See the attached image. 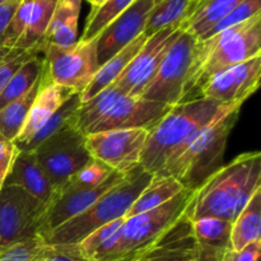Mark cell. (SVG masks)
I'll use <instances>...</instances> for the list:
<instances>
[{"instance_id": "6da1fadb", "label": "cell", "mask_w": 261, "mask_h": 261, "mask_svg": "<svg viewBox=\"0 0 261 261\" xmlns=\"http://www.w3.org/2000/svg\"><path fill=\"white\" fill-rule=\"evenodd\" d=\"M261 189V153L240 154L209 176L195 190L186 217L191 222L216 218L233 223Z\"/></svg>"}, {"instance_id": "7a4b0ae2", "label": "cell", "mask_w": 261, "mask_h": 261, "mask_svg": "<svg viewBox=\"0 0 261 261\" xmlns=\"http://www.w3.org/2000/svg\"><path fill=\"white\" fill-rule=\"evenodd\" d=\"M241 103L223 105L211 98L188 99L173 105L148 132L140 166L157 175L203 127L218 117L241 109Z\"/></svg>"}, {"instance_id": "3957f363", "label": "cell", "mask_w": 261, "mask_h": 261, "mask_svg": "<svg viewBox=\"0 0 261 261\" xmlns=\"http://www.w3.org/2000/svg\"><path fill=\"white\" fill-rule=\"evenodd\" d=\"M261 55V14L198 41L189 70L184 101L216 74Z\"/></svg>"}, {"instance_id": "277c9868", "label": "cell", "mask_w": 261, "mask_h": 261, "mask_svg": "<svg viewBox=\"0 0 261 261\" xmlns=\"http://www.w3.org/2000/svg\"><path fill=\"white\" fill-rule=\"evenodd\" d=\"M172 106L125 94L115 83L82 102L71 119L84 137L117 129L150 130Z\"/></svg>"}, {"instance_id": "5b68a950", "label": "cell", "mask_w": 261, "mask_h": 261, "mask_svg": "<svg viewBox=\"0 0 261 261\" xmlns=\"http://www.w3.org/2000/svg\"><path fill=\"white\" fill-rule=\"evenodd\" d=\"M153 173L142 166L99 196L88 209L43 237L46 245H78L84 237L107 223L125 218L135 199L152 180Z\"/></svg>"}, {"instance_id": "8992f818", "label": "cell", "mask_w": 261, "mask_h": 261, "mask_svg": "<svg viewBox=\"0 0 261 261\" xmlns=\"http://www.w3.org/2000/svg\"><path fill=\"white\" fill-rule=\"evenodd\" d=\"M240 110L228 112L203 127L157 175L172 176L184 188L195 191L223 166L227 139L236 125Z\"/></svg>"}, {"instance_id": "52a82bcc", "label": "cell", "mask_w": 261, "mask_h": 261, "mask_svg": "<svg viewBox=\"0 0 261 261\" xmlns=\"http://www.w3.org/2000/svg\"><path fill=\"white\" fill-rule=\"evenodd\" d=\"M194 194L185 189L158 208L125 218L116 246L105 261H139L186 216Z\"/></svg>"}, {"instance_id": "ba28073f", "label": "cell", "mask_w": 261, "mask_h": 261, "mask_svg": "<svg viewBox=\"0 0 261 261\" xmlns=\"http://www.w3.org/2000/svg\"><path fill=\"white\" fill-rule=\"evenodd\" d=\"M46 211L47 204L19 186L4 184L0 188V251L40 237Z\"/></svg>"}, {"instance_id": "9c48e42d", "label": "cell", "mask_w": 261, "mask_h": 261, "mask_svg": "<svg viewBox=\"0 0 261 261\" xmlns=\"http://www.w3.org/2000/svg\"><path fill=\"white\" fill-rule=\"evenodd\" d=\"M96 45V38L76 40L66 47L51 43L43 45L45 69L51 83L82 93L98 70Z\"/></svg>"}, {"instance_id": "30bf717a", "label": "cell", "mask_w": 261, "mask_h": 261, "mask_svg": "<svg viewBox=\"0 0 261 261\" xmlns=\"http://www.w3.org/2000/svg\"><path fill=\"white\" fill-rule=\"evenodd\" d=\"M198 40L182 31L168 48L157 73L143 91L140 98L173 105L184 101L189 70Z\"/></svg>"}, {"instance_id": "8fae6325", "label": "cell", "mask_w": 261, "mask_h": 261, "mask_svg": "<svg viewBox=\"0 0 261 261\" xmlns=\"http://www.w3.org/2000/svg\"><path fill=\"white\" fill-rule=\"evenodd\" d=\"M32 152L55 190L92 160L87 149L86 137L71 122Z\"/></svg>"}, {"instance_id": "7c38bea8", "label": "cell", "mask_w": 261, "mask_h": 261, "mask_svg": "<svg viewBox=\"0 0 261 261\" xmlns=\"http://www.w3.org/2000/svg\"><path fill=\"white\" fill-rule=\"evenodd\" d=\"M148 132L137 127L94 133L86 137L87 149L93 160L127 175L140 166Z\"/></svg>"}, {"instance_id": "4fadbf2b", "label": "cell", "mask_w": 261, "mask_h": 261, "mask_svg": "<svg viewBox=\"0 0 261 261\" xmlns=\"http://www.w3.org/2000/svg\"><path fill=\"white\" fill-rule=\"evenodd\" d=\"M181 32V25H172L148 37L115 84L127 96H142L145 87L157 73L168 48Z\"/></svg>"}, {"instance_id": "5bb4252c", "label": "cell", "mask_w": 261, "mask_h": 261, "mask_svg": "<svg viewBox=\"0 0 261 261\" xmlns=\"http://www.w3.org/2000/svg\"><path fill=\"white\" fill-rule=\"evenodd\" d=\"M58 0H19L5 31L2 46L12 50L42 53V42Z\"/></svg>"}, {"instance_id": "9a60e30c", "label": "cell", "mask_w": 261, "mask_h": 261, "mask_svg": "<svg viewBox=\"0 0 261 261\" xmlns=\"http://www.w3.org/2000/svg\"><path fill=\"white\" fill-rule=\"evenodd\" d=\"M261 55L226 69L199 87L195 98H211L223 105L244 103L259 89Z\"/></svg>"}, {"instance_id": "2e32d148", "label": "cell", "mask_w": 261, "mask_h": 261, "mask_svg": "<svg viewBox=\"0 0 261 261\" xmlns=\"http://www.w3.org/2000/svg\"><path fill=\"white\" fill-rule=\"evenodd\" d=\"M158 0H134L96 37L98 68L144 33L148 15Z\"/></svg>"}, {"instance_id": "e0dca14e", "label": "cell", "mask_w": 261, "mask_h": 261, "mask_svg": "<svg viewBox=\"0 0 261 261\" xmlns=\"http://www.w3.org/2000/svg\"><path fill=\"white\" fill-rule=\"evenodd\" d=\"M126 175L120 172H112L109 180L94 189H59L55 191V196L47 205L42 224L40 228V237L43 240L46 234L50 233L59 226L70 221L78 214L88 209L99 196L107 190L119 184Z\"/></svg>"}, {"instance_id": "ac0fdd59", "label": "cell", "mask_w": 261, "mask_h": 261, "mask_svg": "<svg viewBox=\"0 0 261 261\" xmlns=\"http://www.w3.org/2000/svg\"><path fill=\"white\" fill-rule=\"evenodd\" d=\"M73 94H75V92L71 91V89L51 83L47 73H46L45 66H43L41 88L38 91L37 97L33 101L32 106H31L27 119H25L19 134L14 140L15 147L18 148L19 152L35 137L36 133L48 121V119L60 109L61 105L66 99L70 98Z\"/></svg>"}, {"instance_id": "d6986e66", "label": "cell", "mask_w": 261, "mask_h": 261, "mask_svg": "<svg viewBox=\"0 0 261 261\" xmlns=\"http://www.w3.org/2000/svg\"><path fill=\"white\" fill-rule=\"evenodd\" d=\"M196 261H222L231 250L232 223L216 218L191 222Z\"/></svg>"}, {"instance_id": "ffe728a7", "label": "cell", "mask_w": 261, "mask_h": 261, "mask_svg": "<svg viewBox=\"0 0 261 261\" xmlns=\"http://www.w3.org/2000/svg\"><path fill=\"white\" fill-rule=\"evenodd\" d=\"M4 184L19 186L47 205L54 199L56 191L32 150L18 153Z\"/></svg>"}, {"instance_id": "44dd1931", "label": "cell", "mask_w": 261, "mask_h": 261, "mask_svg": "<svg viewBox=\"0 0 261 261\" xmlns=\"http://www.w3.org/2000/svg\"><path fill=\"white\" fill-rule=\"evenodd\" d=\"M82 2L83 0H58L42 46L51 43L66 47L76 42Z\"/></svg>"}, {"instance_id": "7402d4cb", "label": "cell", "mask_w": 261, "mask_h": 261, "mask_svg": "<svg viewBox=\"0 0 261 261\" xmlns=\"http://www.w3.org/2000/svg\"><path fill=\"white\" fill-rule=\"evenodd\" d=\"M147 38V36H145L144 33H142L139 37L135 38V40L133 41L132 43H129L126 47L122 48L119 54H116V55L112 56L110 60H107L106 63L102 64L98 68V70L96 71V74L93 75L92 81L89 82L88 86L86 87V89H84L82 93H79L81 102L88 101L92 97H94L96 94H98L99 92L103 91L105 88H107V87L111 86L112 83H115L116 79L119 78L122 74V71L125 70V68L129 65V63L133 60V58L137 55L138 51L142 48V46L144 45Z\"/></svg>"}, {"instance_id": "603a6c76", "label": "cell", "mask_w": 261, "mask_h": 261, "mask_svg": "<svg viewBox=\"0 0 261 261\" xmlns=\"http://www.w3.org/2000/svg\"><path fill=\"white\" fill-rule=\"evenodd\" d=\"M241 2L242 0H198L195 9L181 24V30L193 35L199 41Z\"/></svg>"}, {"instance_id": "cb8c5ba5", "label": "cell", "mask_w": 261, "mask_h": 261, "mask_svg": "<svg viewBox=\"0 0 261 261\" xmlns=\"http://www.w3.org/2000/svg\"><path fill=\"white\" fill-rule=\"evenodd\" d=\"M182 190H185V188L172 176L153 175L149 184L145 186L144 190L140 193V195L135 199L133 205L130 206L125 218H130V217L158 208L160 205L175 198Z\"/></svg>"}, {"instance_id": "d4e9b609", "label": "cell", "mask_w": 261, "mask_h": 261, "mask_svg": "<svg viewBox=\"0 0 261 261\" xmlns=\"http://www.w3.org/2000/svg\"><path fill=\"white\" fill-rule=\"evenodd\" d=\"M257 240H261V189L232 223L231 250L240 251Z\"/></svg>"}, {"instance_id": "484cf974", "label": "cell", "mask_w": 261, "mask_h": 261, "mask_svg": "<svg viewBox=\"0 0 261 261\" xmlns=\"http://www.w3.org/2000/svg\"><path fill=\"white\" fill-rule=\"evenodd\" d=\"M198 0H160L153 7L145 23L144 35L150 37L172 25H181L195 9Z\"/></svg>"}, {"instance_id": "4316f807", "label": "cell", "mask_w": 261, "mask_h": 261, "mask_svg": "<svg viewBox=\"0 0 261 261\" xmlns=\"http://www.w3.org/2000/svg\"><path fill=\"white\" fill-rule=\"evenodd\" d=\"M41 83H42V74L30 91L25 92L23 96L5 106L3 110H0V134L3 137L14 142L27 119L33 101L37 97Z\"/></svg>"}, {"instance_id": "83f0119b", "label": "cell", "mask_w": 261, "mask_h": 261, "mask_svg": "<svg viewBox=\"0 0 261 261\" xmlns=\"http://www.w3.org/2000/svg\"><path fill=\"white\" fill-rule=\"evenodd\" d=\"M43 66H45V59L40 58L38 55L32 56L30 60L25 61L8 82L5 88L0 92V110L30 91L36 82L41 78Z\"/></svg>"}, {"instance_id": "f1b7e54d", "label": "cell", "mask_w": 261, "mask_h": 261, "mask_svg": "<svg viewBox=\"0 0 261 261\" xmlns=\"http://www.w3.org/2000/svg\"><path fill=\"white\" fill-rule=\"evenodd\" d=\"M133 2L134 0H106L99 7L92 8L79 40L91 41L96 38L112 20L116 19L125 9H127Z\"/></svg>"}, {"instance_id": "f546056e", "label": "cell", "mask_w": 261, "mask_h": 261, "mask_svg": "<svg viewBox=\"0 0 261 261\" xmlns=\"http://www.w3.org/2000/svg\"><path fill=\"white\" fill-rule=\"evenodd\" d=\"M81 97L79 93L73 94L69 99H66L63 105H61L60 109L53 115V116L48 119V121L38 130L35 134V137L24 145L20 152H31V150H35L38 145L42 142H45L47 138H50L51 135L55 134L56 132L61 130L63 127H65L66 125H69L71 122L74 114L76 112L78 107L81 106Z\"/></svg>"}, {"instance_id": "4dcf8cb0", "label": "cell", "mask_w": 261, "mask_h": 261, "mask_svg": "<svg viewBox=\"0 0 261 261\" xmlns=\"http://www.w3.org/2000/svg\"><path fill=\"white\" fill-rule=\"evenodd\" d=\"M112 172L114 171L109 166L92 158L86 166L69 177L59 189H94L109 180Z\"/></svg>"}, {"instance_id": "1f68e13d", "label": "cell", "mask_w": 261, "mask_h": 261, "mask_svg": "<svg viewBox=\"0 0 261 261\" xmlns=\"http://www.w3.org/2000/svg\"><path fill=\"white\" fill-rule=\"evenodd\" d=\"M261 14V0H242L239 5L233 8L223 19L219 23H217L209 32H206L203 37L199 41L206 40V38L212 37V36L217 35L221 31L227 30L229 27L240 24V23L245 22V20L250 19V18L255 17V15Z\"/></svg>"}, {"instance_id": "d6a6232c", "label": "cell", "mask_w": 261, "mask_h": 261, "mask_svg": "<svg viewBox=\"0 0 261 261\" xmlns=\"http://www.w3.org/2000/svg\"><path fill=\"white\" fill-rule=\"evenodd\" d=\"M46 246L41 237H36L0 251V261H41Z\"/></svg>"}, {"instance_id": "836d02e7", "label": "cell", "mask_w": 261, "mask_h": 261, "mask_svg": "<svg viewBox=\"0 0 261 261\" xmlns=\"http://www.w3.org/2000/svg\"><path fill=\"white\" fill-rule=\"evenodd\" d=\"M41 51L31 50V51H13L5 60L0 63V92L5 88L8 82L12 79L18 71V69L23 65L27 60H30L32 56L38 55Z\"/></svg>"}, {"instance_id": "e575fe53", "label": "cell", "mask_w": 261, "mask_h": 261, "mask_svg": "<svg viewBox=\"0 0 261 261\" xmlns=\"http://www.w3.org/2000/svg\"><path fill=\"white\" fill-rule=\"evenodd\" d=\"M41 261H89L81 254L78 245H47Z\"/></svg>"}, {"instance_id": "d590c367", "label": "cell", "mask_w": 261, "mask_h": 261, "mask_svg": "<svg viewBox=\"0 0 261 261\" xmlns=\"http://www.w3.org/2000/svg\"><path fill=\"white\" fill-rule=\"evenodd\" d=\"M18 153L19 150L15 147L14 142L0 134V188L4 185Z\"/></svg>"}, {"instance_id": "8d00e7d4", "label": "cell", "mask_w": 261, "mask_h": 261, "mask_svg": "<svg viewBox=\"0 0 261 261\" xmlns=\"http://www.w3.org/2000/svg\"><path fill=\"white\" fill-rule=\"evenodd\" d=\"M261 257V240L252 242L249 246L245 249L240 250V251H233L229 250L226 255H224L222 261H260Z\"/></svg>"}, {"instance_id": "74e56055", "label": "cell", "mask_w": 261, "mask_h": 261, "mask_svg": "<svg viewBox=\"0 0 261 261\" xmlns=\"http://www.w3.org/2000/svg\"><path fill=\"white\" fill-rule=\"evenodd\" d=\"M18 5H19V0H9V2L0 4V46H2L3 36H4Z\"/></svg>"}, {"instance_id": "f35d334b", "label": "cell", "mask_w": 261, "mask_h": 261, "mask_svg": "<svg viewBox=\"0 0 261 261\" xmlns=\"http://www.w3.org/2000/svg\"><path fill=\"white\" fill-rule=\"evenodd\" d=\"M13 51H15V50L4 47V46H0V63H2L3 60H5V59H7L8 56L13 53Z\"/></svg>"}, {"instance_id": "ab89813d", "label": "cell", "mask_w": 261, "mask_h": 261, "mask_svg": "<svg viewBox=\"0 0 261 261\" xmlns=\"http://www.w3.org/2000/svg\"><path fill=\"white\" fill-rule=\"evenodd\" d=\"M87 2L92 5V8H97V7H99L102 3L106 2V0H87Z\"/></svg>"}, {"instance_id": "60d3db41", "label": "cell", "mask_w": 261, "mask_h": 261, "mask_svg": "<svg viewBox=\"0 0 261 261\" xmlns=\"http://www.w3.org/2000/svg\"><path fill=\"white\" fill-rule=\"evenodd\" d=\"M5 2H9V0H0V4H3V3H5Z\"/></svg>"}, {"instance_id": "b9f144b4", "label": "cell", "mask_w": 261, "mask_h": 261, "mask_svg": "<svg viewBox=\"0 0 261 261\" xmlns=\"http://www.w3.org/2000/svg\"><path fill=\"white\" fill-rule=\"evenodd\" d=\"M158 2H160V0H158Z\"/></svg>"}]
</instances>
